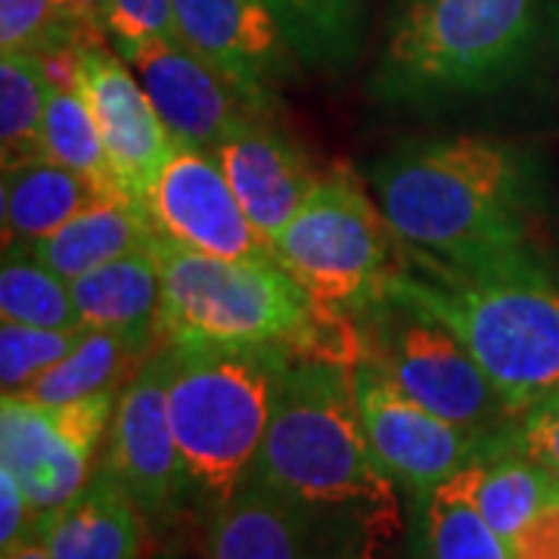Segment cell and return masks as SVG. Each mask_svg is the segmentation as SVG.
Here are the masks:
<instances>
[{"label":"cell","instance_id":"obj_1","mask_svg":"<svg viewBox=\"0 0 559 559\" xmlns=\"http://www.w3.org/2000/svg\"><path fill=\"white\" fill-rule=\"evenodd\" d=\"M370 190L407 249L448 267L525 255L538 209L532 156L495 138L401 143L370 171Z\"/></svg>","mask_w":559,"mask_h":559},{"label":"cell","instance_id":"obj_2","mask_svg":"<svg viewBox=\"0 0 559 559\" xmlns=\"http://www.w3.org/2000/svg\"><path fill=\"white\" fill-rule=\"evenodd\" d=\"M557 0H392L370 91L389 103L510 91L557 35Z\"/></svg>","mask_w":559,"mask_h":559},{"label":"cell","instance_id":"obj_3","mask_svg":"<svg viewBox=\"0 0 559 559\" xmlns=\"http://www.w3.org/2000/svg\"><path fill=\"white\" fill-rule=\"evenodd\" d=\"M389 280L385 293L439 318L479 360L510 414L520 419L559 389V286L535 252L485 267L419 259Z\"/></svg>","mask_w":559,"mask_h":559},{"label":"cell","instance_id":"obj_4","mask_svg":"<svg viewBox=\"0 0 559 559\" xmlns=\"http://www.w3.org/2000/svg\"><path fill=\"white\" fill-rule=\"evenodd\" d=\"M162 274V342L283 345L296 355L360 360L355 318L323 314L277 261H234L153 242Z\"/></svg>","mask_w":559,"mask_h":559},{"label":"cell","instance_id":"obj_5","mask_svg":"<svg viewBox=\"0 0 559 559\" xmlns=\"http://www.w3.org/2000/svg\"><path fill=\"white\" fill-rule=\"evenodd\" d=\"M296 358L283 345L168 342V417L187 485L221 503L252 473L271 423L283 370Z\"/></svg>","mask_w":559,"mask_h":559},{"label":"cell","instance_id":"obj_6","mask_svg":"<svg viewBox=\"0 0 559 559\" xmlns=\"http://www.w3.org/2000/svg\"><path fill=\"white\" fill-rule=\"evenodd\" d=\"M355 367L330 355L289 360L249 476L299 498L399 507L364 429Z\"/></svg>","mask_w":559,"mask_h":559},{"label":"cell","instance_id":"obj_7","mask_svg":"<svg viewBox=\"0 0 559 559\" xmlns=\"http://www.w3.org/2000/svg\"><path fill=\"white\" fill-rule=\"evenodd\" d=\"M407 252L377 197L345 165L320 175L274 237L280 267L333 318H358L370 308L407 267Z\"/></svg>","mask_w":559,"mask_h":559},{"label":"cell","instance_id":"obj_8","mask_svg":"<svg viewBox=\"0 0 559 559\" xmlns=\"http://www.w3.org/2000/svg\"><path fill=\"white\" fill-rule=\"evenodd\" d=\"M360 360L441 419L498 436L516 426L473 352L439 318L382 293L355 318Z\"/></svg>","mask_w":559,"mask_h":559},{"label":"cell","instance_id":"obj_9","mask_svg":"<svg viewBox=\"0 0 559 559\" xmlns=\"http://www.w3.org/2000/svg\"><path fill=\"white\" fill-rule=\"evenodd\" d=\"M399 532V507L299 498L246 476L215 503L205 559H389Z\"/></svg>","mask_w":559,"mask_h":559},{"label":"cell","instance_id":"obj_10","mask_svg":"<svg viewBox=\"0 0 559 559\" xmlns=\"http://www.w3.org/2000/svg\"><path fill=\"white\" fill-rule=\"evenodd\" d=\"M143 209L165 240L202 255L234 261H277L274 242L242 212L215 153L171 143V153L146 190Z\"/></svg>","mask_w":559,"mask_h":559},{"label":"cell","instance_id":"obj_11","mask_svg":"<svg viewBox=\"0 0 559 559\" xmlns=\"http://www.w3.org/2000/svg\"><path fill=\"white\" fill-rule=\"evenodd\" d=\"M355 373L360 417L373 457L380 460L395 485L414 488L419 495H429L436 485L457 476L463 466L485 457L498 441L516 429L513 426L498 436H481L426 411L367 364H358Z\"/></svg>","mask_w":559,"mask_h":559},{"label":"cell","instance_id":"obj_12","mask_svg":"<svg viewBox=\"0 0 559 559\" xmlns=\"http://www.w3.org/2000/svg\"><path fill=\"white\" fill-rule=\"evenodd\" d=\"M72 75L97 119L119 193L143 205L150 183L171 153V131L143 91L138 72L100 32H91L75 47Z\"/></svg>","mask_w":559,"mask_h":559},{"label":"cell","instance_id":"obj_13","mask_svg":"<svg viewBox=\"0 0 559 559\" xmlns=\"http://www.w3.org/2000/svg\"><path fill=\"white\" fill-rule=\"evenodd\" d=\"M121 57L138 72L165 128L180 143L215 153L246 121L277 112L280 103L255 97L180 38L146 40Z\"/></svg>","mask_w":559,"mask_h":559},{"label":"cell","instance_id":"obj_14","mask_svg":"<svg viewBox=\"0 0 559 559\" xmlns=\"http://www.w3.org/2000/svg\"><path fill=\"white\" fill-rule=\"evenodd\" d=\"M103 466L124 485L146 520H159L187 485L168 417L165 345L156 348L138 377L121 389Z\"/></svg>","mask_w":559,"mask_h":559},{"label":"cell","instance_id":"obj_15","mask_svg":"<svg viewBox=\"0 0 559 559\" xmlns=\"http://www.w3.org/2000/svg\"><path fill=\"white\" fill-rule=\"evenodd\" d=\"M178 38L255 97L280 103L299 57L264 0H175Z\"/></svg>","mask_w":559,"mask_h":559},{"label":"cell","instance_id":"obj_16","mask_svg":"<svg viewBox=\"0 0 559 559\" xmlns=\"http://www.w3.org/2000/svg\"><path fill=\"white\" fill-rule=\"evenodd\" d=\"M274 116L277 112L246 121L215 150L242 212L271 242L299 212L320 178L305 150L289 131L280 128Z\"/></svg>","mask_w":559,"mask_h":559},{"label":"cell","instance_id":"obj_17","mask_svg":"<svg viewBox=\"0 0 559 559\" xmlns=\"http://www.w3.org/2000/svg\"><path fill=\"white\" fill-rule=\"evenodd\" d=\"M91 460L57 429L50 411L22 395L0 404V466L20 481L35 513H50L91 481Z\"/></svg>","mask_w":559,"mask_h":559},{"label":"cell","instance_id":"obj_18","mask_svg":"<svg viewBox=\"0 0 559 559\" xmlns=\"http://www.w3.org/2000/svg\"><path fill=\"white\" fill-rule=\"evenodd\" d=\"M143 513L106 466L62 507L40 513L35 535L53 559H138Z\"/></svg>","mask_w":559,"mask_h":559},{"label":"cell","instance_id":"obj_19","mask_svg":"<svg viewBox=\"0 0 559 559\" xmlns=\"http://www.w3.org/2000/svg\"><path fill=\"white\" fill-rule=\"evenodd\" d=\"M156 237L159 230L140 202L124 200V197H100L75 218L57 227L53 234H47L44 240L32 242L25 249H32L35 259L72 283L106 261L153 246Z\"/></svg>","mask_w":559,"mask_h":559},{"label":"cell","instance_id":"obj_20","mask_svg":"<svg viewBox=\"0 0 559 559\" xmlns=\"http://www.w3.org/2000/svg\"><path fill=\"white\" fill-rule=\"evenodd\" d=\"M106 197L97 183L81 178L50 156L3 165L0 212H3V246H32L53 234L91 202Z\"/></svg>","mask_w":559,"mask_h":559},{"label":"cell","instance_id":"obj_21","mask_svg":"<svg viewBox=\"0 0 559 559\" xmlns=\"http://www.w3.org/2000/svg\"><path fill=\"white\" fill-rule=\"evenodd\" d=\"M69 286L84 330L143 333L162 340V274L153 246L106 261Z\"/></svg>","mask_w":559,"mask_h":559},{"label":"cell","instance_id":"obj_22","mask_svg":"<svg viewBox=\"0 0 559 559\" xmlns=\"http://www.w3.org/2000/svg\"><path fill=\"white\" fill-rule=\"evenodd\" d=\"M162 345L165 342L159 336H143V333L84 330L75 348L60 364L44 370L28 389L13 395L38 404H66L100 392H121Z\"/></svg>","mask_w":559,"mask_h":559},{"label":"cell","instance_id":"obj_23","mask_svg":"<svg viewBox=\"0 0 559 559\" xmlns=\"http://www.w3.org/2000/svg\"><path fill=\"white\" fill-rule=\"evenodd\" d=\"M473 498L491 528L513 547L547 507L559 503V479L520 448L516 429L473 463Z\"/></svg>","mask_w":559,"mask_h":559},{"label":"cell","instance_id":"obj_24","mask_svg":"<svg viewBox=\"0 0 559 559\" xmlns=\"http://www.w3.org/2000/svg\"><path fill=\"white\" fill-rule=\"evenodd\" d=\"M305 69L345 72L364 47L367 0H264Z\"/></svg>","mask_w":559,"mask_h":559},{"label":"cell","instance_id":"obj_25","mask_svg":"<svg viewBox=\"0 0 559 559\" xmlns=\"http://www.w3.org/2000/svg\"><path fill=\"white\" fill-rule=\"evenodd\" d=\"M426 559H513V547L491 528L473 498V463L423 495Z\"/></svg>","mask_w":559,"mask_h":559},{"label":"cell","instance_id":"obj_26","mask_svg":"<svg viewBox=\"0 0 559 559\" xmlns=\"http://www.w3.org/2000/svg\"><path fill=\"white\" fill-rule=\"evenodd\" d=\"M40 140H44V156L97 183L106 197H121L109 159H106L97 119L72 72L66 79H53L47 109H44Z\"/></svg>","mask_w":559,"mask_h":559},{"label":"cell","instance_id":"obj_27","mask_svg":"<svg viewBox=\"0 0 559 559\" xmlns=\"http://www.w3.org/2000/svg\"><path fill=\"white\" fill-rule=\"evenodd\" d=\"M0 318L47 330H84L69 280L50 271L25 246H3Z\"/></svg>","mask_w":559,"mask_h":559},{"label":"cell","instance_id":"obj_28","mask_svg":"<svg viewBox=\"0 0 559 559\" xmlns=\"http://www.w3.org/2000/svg\"><path fill=\"white\" fill-rule=\"evenodd\" d=\"M53 87L50 66L35 57H0V150L3 165L44 156V109Z\"/></svg>","mask_w":559,"mask_h":559},{"label":"cell","instance_id":"obj_29","mask_svg":"<svg viewBox=\"0 0 559 559\" xmlns=\"http://www.w3.org/2000/svg\"><path fill=\"white\" fill-rule=\"evenodd\" d=\"M94 28L60 0H0V50L53 62L75 53Z\"/></svg>","mask_w":559,"mask_h":559},{"label":"cell","instance_id":"obj_30","mask_svg":"<svg viewBox=\"0 0 559 559\" xmlns=\"http://www.w3.org/2000/svg\"><path fill=\"white\" fill-rule=\"evenodd\" d=\"M84 330H47L16 320L0 323V385L3 395L28 389L44 370L60 364Z\"/></svg>","mask_w":559,"mask_h":559},{"label":"cell","instance_id":"obj_31","mask_svg":"<svg viewBox=\"0 0 559 559\" xmlns=\"http://www.w3.org/2000/svg\"><path fill=\"white\" fill-rule=\"evenodd\" d=\"M156 38H178L175 0H109L106 40L119 53Z\"/></svg>","mask_w":559,"mask_h":559},{"label":"cell","instance_id":"obj_32","mask_svg":"<svg viewBox=\"0 0 559 559\" xmlns=\"http://www.w3.org/2000/svg\"><path fill=\"white\" fill-rule=\"evenodd\" d=\"M516 439L528 457L538 460L540 466H547L559 479V389L520 414Z\"/></svg>","mask_w":559,"mask_h":559},{"label":"cell","instance_id":"obj_33","mask_svg":"<svg viewBox=\"0 0 559 559\" xmlns=\"http://www.w3.org/2000/svg\"><path fill=\"white\" fill-rule=\"evenodd\" d=\"M35 525H38V513L28 507L20 481L0 466V547L7 550L22 538L35 535Z\"/></svg>","mask_w":559,"mask_h":559},{"label":"cell","instance_id":"obj_34","mask_svg":"<svg viewBox=\"0 0 559 559\" xmlns=\"http://www.w3.org/2000/svg\"><path fill=\"white\" fill-rule=\"evenodd\" d=\"M513 559H559V503L547 507L538 520L513 540Z\"/></svg>","mask_w":559,"mask_h":559},{"label":"cell","instance_id":"obj_35","mask_svg":"<svg viewBox=\"0 0 559 559\" xmlns=\"http://www.w3.org/2000/svg\"><path fill=\"white\" fill-rule=\"evenodd\" d=\"M69 10H75L81 20L87 22L94 32L106 35V16H109V0H60Z\"/></svg>","mask_w":559,"mask_h":559},{"label":"cell","instance_id":"obj_36","mask_svg":"<svg viewBox=\"0 0 559 559\" xmlns=\"http://www.w3.org/2000/svg\"><path fill=\"white\" fill-rule=\"evenodd\" d=\"M3 559H53V557H50V550L44 547V540H40L38 535H28V538H22L20 544L7 547V550H3Z\"/></svg>","mask_w":559,"mask_h":559}]
</instances>
